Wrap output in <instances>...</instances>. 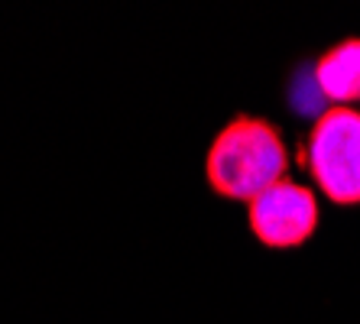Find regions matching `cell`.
Listing matches in <instances>:
<instances>
[{"label": "cell", "instance_id": "cell-1", "mask_svg": "<svg viewBox=\"0 0 360 324\" xmlns=\"http://www.w3.org/2000/svg\"><path fill=\"white\" fill-rule=\"evenodd\" d=\"M289 146L273 120L253 114L231 117L211 140L205 156V179L218 198L247 201L289 179Z\"/></svg>", "mask_w": 360, "mask_h": 324}, {"label": "cell", "instance_id": "cell-2", "mask_svg": "<svg viewBox=\"0 0 360 324\" xmlns=\"http://www.w3.org/2000/svg\"><path fill=\"white\" fill-rule=\"evenodd\" d=\"M302 169L331 205H360V110L328 108L302 146Z\"/></svg>", "mask_w": 360, "mask_h": 324}, {"label": "cell", "instance_id": "cell-3", "mask_svg": "<svg viewBox=\"0 0 360 324\" xmlns=\"http://www.w3.org/2000/svg\"><path fill=\"white\" fill-rule=\"evenodd\" d=\"M319 198L305 185L283 179L247 205V227L269 250H299L319 233Z\"/></svg>", "mask_w": 360, "mask_h": 324}, {"label": "cell", "instance_id": "cell-4", "mask_svg": "<svg viewBox=\"0 0 360 324\" xmlns=\"http://www.w3.org/2000/svg\"><path fill=\"white\" fill-rule=\"evenodd\" d=\"M315 84L331 108H354L360 101V36L335 42L315 62Z\"/></svg>", "mask_w": 360, "mask_h": 324}]
</instances>
